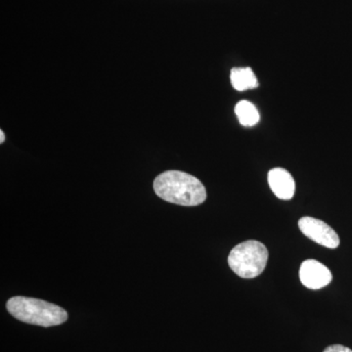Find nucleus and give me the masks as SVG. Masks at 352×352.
Returning a JSON list of instances; mask_svg holds the SVG:
<instances>
[{"label": "nucleus", "instance_id": "nucleus-1", "mask_svg": "<svg viewBox=\"0 0 352 352\" xmlns=\"http://www.w3.org/2000/svg\"><path fill=\"white\" fill-rule=\"evenodd\" d=\"M154 190L164 201L185 207L201 205L207 199L203 183L183 171H164L155 179Z\"/></svg>", "mask_w": 352, "mask_h": 352}, {"label": "nucleus", "instance_id": "nucleus-2", "mask_svg": "<svg viewBox=\"0 0 352 352\" xmlns=\"http://www.w3.org/2000/svg\"><path fill=\"white\" fill-rule=\"evenodd\" d=\"M6 308L18 320L41 327L61 325L68 319L64 308L38 298L14 296L7 302Z\"/></svg>", "mask_w": 352, "mask_h": 352}, {"label": "nucleus", "instance_id": "nucleus-3", "mask_svg": "<svg viewBox=\"0 0 352 352\" xmlns=\"http://www.w3.org/2000/svg\"><path fill=\"white\" fill-rule=\"evenodd\" d=\"M268 261L267 248L258 241H245L236 245L228 256L231 270L245 279L259 276Z\"/></svg>", "mask_w": 352, "mask_h": 352}, {"label": "nucleus", "instance_id": "nucleus-4", "mask_svg": "<svg viewBox=\"0 0 352 352\" xmlns=\"http://www.w3.org/2000/svg\"><path fill=\"white\" fill-rule=\"evenodd\" d=\"M298 227L307 238L317 244L329 249H337L339 247L340 238L337 232L320 219L310 217H302L298 220Z\"/></svg>", "mask_w": 352, "mask_h": 352}, {"label": "nucleus", "instance_id": "nucleus-5", "mask_svg": "<svg viewBox=\"0 0 352 352\" xmlns=\"http://www.w3.org/2000/svg\"><path fill=\"white\" fill-rule=\"evenodd\" d=\"M300 278L303 286L310 289H319L331 283L333 275L323 263L315 259H307L300 266Z\"/></svg>", "mask_w": 352, "mask_h": 352}, {"label": "nucleus", "instance_id": "nucleus-6", "mask_svg": "<svg viewBox=\"0 0 352 352\" xmlns=\"http://www.w3.org/2000/svg\"><path fill=\"white\" fill-rule=\"evenodd\" d=\"M268 183L275 196L281 200H291L295 195V179L291 173L284 168H276L271 170L268 173Z\"/></svg>", "mask_w": 352, "mask_h": 352}, {"label": "nucleus", "instance_id": "nucleus-7", "mask_svg": "<svg viewBox=\"0 0 352 352\" xmlns=\"http://www.w3.org/2000/svg\"><path fill=\"white\" fill-rule=\"evenodd\" d=\"M230 80L237 91L258 87V78L251 68H233L231 69Z\"/></svg>", "mask_w": 352, "mask_h": 352}, {"label": "nucleus", "instance_id": "nucleus-8", "mask_svg": "<svg viewBox=\"0 0 352 352\" xmlns=\"http://www.w3.org/2000/svg\"><path fill=\"white\" fill-rule=\"evenodd\" d=\"M235 113L243 126H254L259 122L258 109L251 102L240 101L236 105Z\"/></svg>", "mask_w": 352, "mask_h": 352}, {"label": "nucleus", "instance_id": "nucleus-9", "mask_svg": "<svg viewBox=\"0 0 352 352\" xmlns=\"http://www.w3.org/2000/svg\"><path fill=\"white\" fill-rule=\"evenodd\" d=\"M324 352H352L349 347L342 346V344H333L328 346Z\"/></svg>", "mask_w": 352, "mask_h": 352}, {"label": "nucleus", "instance_id": "nucleus-10", "mask_svg": "<svg viewBox=\"0 0 352 352\" xmlns=\"http://www.w3.org/2000/svg\"><path fill=\"white\" fill-rule=\"evenodd\" d=\"M4 140H6V135H4L3 131H0V143H3Z\"/></svg>", "mask_w": 352, "mask_h": 352}]
</instances>
